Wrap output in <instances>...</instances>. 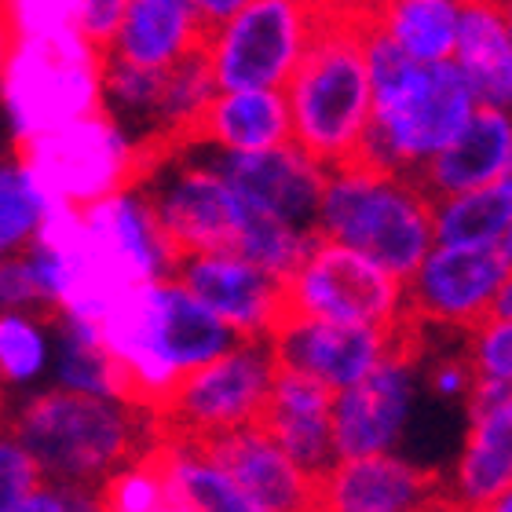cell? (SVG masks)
Instances as JSON below:
<instances>
[{
  "label": "cell",
  "mask_w": 512,
  "mask_h": 512,
  "mask_svg": "<svg viewBox=\"0 0 512 512\" xmlns=\"http://www.w3.org/2000/svg\"><path fill=\"white\" fill-rule=\"evenodd\" d=\"M158 128L180 154L198 143H216L224 150H264L289 143V107L278 88H238L209 96L194 114Z\"/></svg>",
  "instance_id": "cell-17"
},
{
  "label": "cell",
  "mask_w": 512,
  "mask_h": 512,
  "mask_svg": "<svg viewBox=\"0 0 512 512\" xmlns=\"http://www.w3.org/2000/svg\"><path fill=\"white\" fill-rule=\"evenodd\" d=\"M505 180H509V187H512V169L505 172ZM502 242H505V256H509V264H512V220H509V227H505V235H502Z\"/></svg>",
  "instance_id": "cell-32"
},
{
  "label": "cell",
  "mask_w": 512,
  "mask_h": 512,
  "mask_svg": "<svg viewBox=\"0 0 512 512\" xmlns=\"http://www.w3.org/2000/svg\"><path fill=\"white\" fill-rule=\"evenodd\" d=\"M432 384H436L443 395H458L472 388V363H469V348L454 355H443L432 363Z\"/></svg>",
  "instance_id": "cell-29"
},
{
  "label": "cell",
  "mask_w": 512,
  "mask_h": 512,
  "mask_svg": "<svg viewBox=\"0 0 512 512\" xmlns=\"http://www.w3.org/2000/svg\"><path fill=\"white\" fill-rule=\"evenodd\" d=\"M410 403V366L381 359L366 377L333 395V447L337 458L388 450Z\"/></svg>",
  "instance_id": "cell-18"
},
{
  "label": "cell",
  "mask_w": 512,
  "mask_h": 512,
  "mask_svg": "<svg viewBox=\"0 0 512 512\" xmlns=\"http://www.w3.org/2000/svg\"><path fill=\"white\" fill-rule=\"evenodd\" d=\"M191 4H194V22H198L209 37H216V30H220L246 0H191Z\"/></svg>",
  "instance_id": "cell-30"
},
{
  "label": "cell",
  "mask_w": 512,
  "mask_h": 512,
  "mask_svg": "<svg viewBox=\"0 0 512 512\" xmlns=\"http://www.w3.org/2000/svg\"><path fill=\"white\" fill-rule=\"evenodd\" d=\"M44 366V341L33 322L15 311H0V381H30Z\"/></svg>",
  "instance_id": "cell-26"
},
{
  "label": "cell",
  "mask_w": 512,
  "mask_h": 512,
  "mask_svg": "<svg viewBox=\"0 0 512 512\" xmlns=\"http://www.w3.org/2000/svg\"><path fill=\"white\" fill-rule=\"evenodd\" d=\"M81 0H0V41H4V59L22 37L33 33H59L77 30Z\"/></svg>",
  "instance_id": "cell-25"
},
{
  "label": "cell",
  "mask_w": 512,
  "mask_h": 512,
  "mask_svg": "<svg viewBox=\"0 0 512 512\" xmlns=\"http://www.w3.org/2000/svg\"><path fill=\"white\" fill-rule=\"evenodd\" d=\"M315 231L406 278L432 249V202L399 172H333Z\"/></svg>",
  "instance_id": "cell-2"
},
{
  "label": "cell",
  "mask_w": 512,
  "mask_h": 512,
  "mask_svg": "<svg viewBox=\"0 0 512 512\" xmlns=\"http://www.w3.org/2000/svg\"><path fill=\"white\" fill-rule=\"evenodd\" d=\"M0 417H4V395H0Z\"/></svg>",
  "instance_id": "cell-36"
},
{
  "label": "cell",
  "mask_w": 512,
  "mask_h": 512,
  "mask_svg": "<svg viewBox=\"0 0 512 512\" xmlns=\"http://www.w3.org/2000/svg\"><path fill=\"white\" fill-rule=\"evenodd\" d=\"M172 275L198 297L205 308L246 341H267V326L282 297V278L235 253H194L183 256Z\"/></svg>",
  "instance_id": "cell-15"
},
{
  "label": "cell",
  "mask_w": 512,
  "mask_h": 512,
  "mask_svg": "<svg viewBox=\"0 0 512 512\" xmlns=\"http://www.w3.org/2000/svg\"><path fill=\"white\" fill-rule=\"evenodd\" d=\"M187 4H191V0H187ZM191 8H194V4H191Z\"/></svg>",
  "instance_id": "cell-37"
},
{
  "label": "cell",
  "mask_w": 512,
  "mask_h": 512,
  "mask_svg": "<svg viewBox=\"0 0 512 512\" xmlns=\"http://www.w3.org/2000/svg\"><path fill=\"white\" fill-rule=\"evenodd\" d=\"M491 509H498V512H512V487H509V491L498 494V498H494Z\"/></svg>",
  "instance_id": "cell-33"
},
{
  "label": "cell",
  "mask_w": 512,
  "mask_h": 512,
  "mask_svg": "<svg viewBox=\"0 0 512 512\" xmlns=\"http://www.w3.org/2000/svg\"><path fill=\"white\" fill-rule=\"evenodd\" d=\"M128 0H81V15H77V33L88 44V52L96 55L103 66L118 44L121 22H125Z\"/></svg>",
  "instance_id": "cell-27"
},
{
  "label": "cell",
  "mask_w": 512,
  "mask_h": 512,
  "mask_svg": "<svg viewBox=\"0 0 512 512\" xmlns=\"http://www.w3.org/2000/svg\"><path fill=\"white\" fill-rule=\"evenodd\" d=\"M333 395H337V388H330L319 377L275 363L271 388H267L264 403H260V410L253 417V428H260L315 483L337 461V447H333Z\"/></svg>",
  "instance_id": "cell-10"
},
{
  "label": "cell",
  "mask_w": 512,
  "mask_h": 512,
  "mask_svg": "<svg viewBox=\"0 0 512 512\" xmlns=\"http://www.w3.org/2000/svg\"><path fill=\"white\" fill-rule=\"evenodd\" d=\"M512 220L509 180H494L472 191L447 194L432 202V238L439 246H487L502 242Z\"/></svg>",
  "instance_id": "cell-22"
},
{
  "label": "cell",
  "mask_w": 512,
  "mask_h": 512,
  "mask_svg": "<svg viewBox=\"0 0 512 512\" xmlns=\"http://www.w3.org/2000/svg\"><path fill=\"white\" fill-rule=\"evenodd\" d=\"M374 26L417 63H439L454 52L458 0H370Z\"/></svg>",
  "instance_id": "cell-23"
},
{
  "label": "cell",
  "mask_w": 512,
  "mask_h": 512,
  "mask_svg": "<svg viewBox=\"0 0 512 512\" xmlns=\"http://www.w3.org/2000/svg\"><path fill=\"white\" fill-rule=\"evenodd\" d=\"M48 487L41 465L22 443H0V512L19 509L33 491Z\"/></svg>",
  "instance_id": "cell-28"
},
{
  "label": "cell",
  "mask_w": 512,
  "mask_h": 512,
  "mask_svg": "<svg viewBox=\"0 0 512 512\" xmlns=\"http://www.w3.org/2000/svg\"><path fill=\"white\" fill-rule=\"evenodd\" d=\"M487 311H491V315H502V319H512V267H509V275L502 278V286H498V293H494Z\"/></svg>",
  "instance_id": "cell-31"
},
{
  "label": "cell",
  "mask_w": 512,
  "mask_h": 512,
  "mask_svg": "<svg viewBox=\"0 0 512 512\" xmlns=\"http://www.w3.org/2000/svg\"><path fill=\"white\" fill-rule=\"evenodd\" d=\"M15 132H41L103 110V66L77 30L22 37L0 70Z\"/></svg>",
  "instance_id": "cell-4"
},
{
  "label": "cell",
  "mask_w": 512,
  "mask_h": 512,
  "mask_svg": "<svg viewBox=\"0 0 512 512\" xmlns=\"http://www.w3.org/2000/svg\"><path fill=\"white\" fill-rule=\"evenodd\" d=\"M41 194L19 165H0V253L26 249L41 224Z\"/></svg>",
  "instance_id": "cell-24"
},
{
  "label": "cell",
  "mask_w": 512,
  "mask_h": 512,
  "mask_svg": "<svg viewBox=\"0 0 512 512\" xmlns=\"http://www.w3.org/2000/svg\"><path fill=\"white\" fill-rule=\"evenodd\" d=\"M388 341H392V322L370 326V322L300 319L278 330L267 344L278 366L304 370L341 392L381 363L388 355Z\"/></svg>",
  "instance_id": "cell-14"
},
{
  "label": "cell",
  "mask_w": 512,
  "mask_h": 512,
  "mask_svg": "<svg viewBox=\"0 0 512 512\" xmlns=\"http://www.w3.org/2000/svg\"><path fill=\"white\" fill-rule=\"evenodd\" d=\"M271 370L275 359L264 337L235 344L180 377L165 410L154 414V428L176 436H209V432L253 425L271 388Z\"/></svg>",
  "instance_id": "cell-6"
},
{
  "label": "cell",
  "mask_w": 512,
  "mask_h": 512,
  "mask_svg": "<svg viewBox=\"0 0 512 512\" xmlns=\"http://www.w3.org/2000/svg\"><path fill=\"white\" fill-rule=\"evenodd\" d=\"M512 169V118L505 107L480 103L472 107L469 121L447 147L428 154L425 161L399 172L410 180L428 202H439L447 194L472 191L483 183L502 180Z\"/></svg>",
  "instance_id": "cell-16"
},
{
  "label": "cell",
  "mask_w": 512,
  "mask_h": 512,
  "mask_svg": "<svg viewBox=\"0 0 512 512\" xmlns=\"http://www.w3.org/2000/svg\"><path fill=\"white\" fill-rule=\"evenodd\" d=\"M143 202L154 213L169 275L183 256L235 253L246 224V198L216 169H183L169 191H150Z\"/></svg>",
  "instance_id": "cell-9"
},
{
  "label": "cell",
  "mask_w": 512,
  "mask_h": 512,
  "mask_svg": "<svg viewBox=\"0 0 512 512\" xmlns=\"http://www.w3.org/2000/svg\"><path fill=\"white\" fill-rule=\"evenodd\" d=\"M161 436L180 439L198 458L227 472V480L246 494L253 512L315 509V480H308L260 428L242 425L231 432H209V436H176V432H161Z\"/></svg>",
  "instance_id": "cell-11"
},
{
  "label": "cell",
  "mask_w": 512,
  "mask_h": 512,
  "mask_svg": "<svg viewBox=\"0 0 512 512\" xmlns=\"http://www.w3.org/2000/svg\"><path fill=\"white\" fill-rule=\"evenodd\" d=\"M454 55L476 103L512 107L509 0H458Z\"/></svg>",
  "instance_id": "cell-20"
},
{
  "label": "cell",
  "mask_w": 512,
  "mask_h": 512,
  "mask_svg": "<svg viewBox=\"0 0 512 512\" xmlns=\"http://www.w3.org/2000/svg\"><path fill=\"white\" fill-rule=\"evenodd\" d=\"M0 70H4V41H0Z\"/></svg>",
  "instance_id": "cell-35"
},
{
  "label": "cell",
  "mask_w": 512,
  "mask_h": 512,
  "mask_svg": "<svg viewBox=\"0 0 512 512\" xmlns=\"http://www.w3.org/2000/svg\"><path fill=\"white\" fill-rule=\"evenodd\" d=\"M308 41V0H246L213 37L216 92L282 88Z\"/></svg>",
  "instance_id": "cell-7"
},
{
  "label": "cell",
  "mask_w": 512,
  "mask_h": 512,
  "mask_svg": "<svg viewBox=\"0 0 512 512\" xmlns=\"http://www.w3.org/2000/svg\"><path fill=\"white\" fill-rule=\"evenodd\" d=\"M509 267V256L498 242L428 249L421 264L403 278V308L436 330H465L487 315Z\"/></svg>",
  "instance_id": "cell-8"
},
{
  "label": "cell",
  "mask_w": 512,
  "mask_h": 512,
  "mask_svg": "<svg viewBox=\"0 0 512 512\" xmlns=\"http://www.w3.org/2000/svg\"><path fill=\"white\" fill-rule=\"evenodd\" d=\"M15 150L19 169L37 187L44 209H81L110 194H125L128 143L103 110L15 136Z\"/></svg>",
  "instance_id": "cell-5"
},
{
  "label": "cell",
  "mask_w": 512,
  "mask_h": 512,
  "mask_svg": "<svg viewBox=\"0 0 512 512\" xmlns=\"http://www.w3.org/2000/svg\"><path fill=\"white\" fill-rule=\"evenodd\" d=\"M216 172L246 202L278 216L282 224L297 227V231H315L319 224L322 191H326L330 176L308 154H300L293 139L264 150H231L216 165Z\"/></svg>",
  "instance_id": "cell-13"
},
{
  "label": "cell",
  "mask_w": 512,
  "mask_h": 512,
  "mask_svg": "<svg viewBox=\"0 0 512 512\" xmlns=\"http://www.w3.org/2000/svg\"><path fill=\"white\" fill-rule=\"evenodd\" d=\"M509 41H512V0H509Z\"/></svg>",
  "instance_id": "cell-34"
},
{
  "label": "cell",
  "mask_w": 512,
  "mask_h": 512,
  "mask_svg": "<svg viewBox=\"0 0 512 512\" xmlns=\"http://www.w3.org/2000/svg\"><path fill=\"white\" fill-rule=\"evenodd\" d=\"M198 37L209 33L194 22V8L187 0H128L118 44L110 55L132 66H165Z\"/></svg>",
  "instance_id": "cell-21"
},
{
  "label": "cell",
  "mask_w": 512,
  "mask_h": 512,
  "mask_svg": "<svg viewBox=\"0 0 512 512\" xmlns=\"http://www.w3.org/2000/svg\"><path fill=\"white\" fill-rule=\"evenodd\" d=\"M315 509L399 512L454 509V502L447 494V476L414 469V465L377 450V454L333 461V469L315 483Z\"/></svg>",
  "instance_id": "cell-12"
},
{
  "label": "cell",
  "mask_w": 512,
  "mask_h": 512,
  "mask_svg": "<svg viewBox=\"0 0 512 512\" xmlns=\"http://www.w3.org/2000/svg\"><path fill=\"white\" fill-rule=\"evenodd\" d=\"M403 304V278L374 256L319 235L308 256L282 278V297L267 326V341L300 319L370 322L384 326Z\"/></svg>",
  "instance_id": "cell-3"
},
{
  "label": "cell",
  "mask_w": 512,
  "mask_h": 512,
  "mask_svg": "<svg viewBox=\"0 0 512 512\" xmlns=\"http://www.w3.org/2000/svg\"><path fill=\"white\" fill-rule=\"evenodd\" d=\"M11 436L41 465L48 487L55 483L59 491L92 502L110 472L125 469L150 447L154 414L132 403H110L103 392L55 388L22 406L11 421Z\"/></svg>",
  "instance_id": "cell-1"
},
{
  "label": "cell",
  "mask_w": 512,
  "mask_h": 512,
  "mask_svg": "<svg viewBox=\"0 0 512 512\" xmlns=\"http://www.w3.org/2000/svg\"><path fill=\"white\" fill-rule=\"evenodd\" d=\"M469 414V443L447 480V494L454 509H491L512 487V384L494 399L472 403Z\"/></svg>",
  "instance_id": "cell-19"
}]
</instances>
